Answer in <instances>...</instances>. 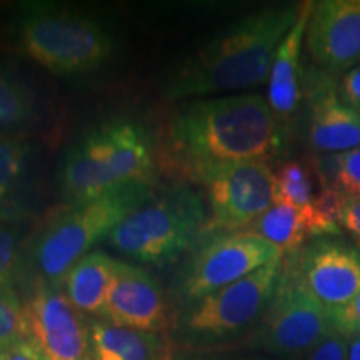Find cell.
I'll use <instances>...</instances> for the list:
<instances>
[{
    "label": "cell",
    "mask_w": 360,
    "mask_h": 360,
    "mask_svg": "<svg viewBox=\"0 0 360 360\" xmlns=\"http://www.w3.org/2000/svg\"><path fill=\"white\" fill-rule=\"evenodd\" d=\"M209 236V209L187 184L172 186L139 205L107 237L105 244L130 260L165 265L188 255Z\"/></svg>",
    "instance_id": "obj_6"
},
{
    "label": "cell",
    "mask_w": 360,
    "mask_h": 360,
    "mask_svg": "<svg viewBox=\"0 0 360 360\" xmlns=\"http://www.w3.org/2000/svg\"><path fill=\"white\" fill-rule=\"evenodd\" d=\"M205 192L210 233L242 232L276 202V172L269 162L215 164L191 179Z\"/></svg>",
    "instance_id": "obj_9"
},
{
    "label": "cell",
    "mask_w": 360,
    "mask_h": 360,
    "mask_svg": "<svg viewBox=\"0 0 360 360\" xmlns=\"http://www.w3.org/2000/svg\"><path fill=\"white\" fill-rule=\"evenodd\" d=\"M25 304L29 337L47 360H94L90 326L62 289L34 283Z\"/></svg>",
    "instance_id": "obj_12"
},
{
    "label": "cell",
    "mask_w": 360,
    "mask_h": 360,
    "mask_svg": "<svg viewBox=\"0 0 360 360\" xmlns=\"http://www.w3.org/2000/svg\"><path fill=\"white\" fill-rule=\"evenodd\" d=\"M347 360H360V335L349 337Z\"/></svg>",
    "instance_id": "obj_31"
},
{
    "label": "cell",
    "mask_w": 360,
    "mask_h": 360,
    "mask_svg": "<svg viewBox=\"0 0 360 360\" xmlns=\"http://www.w3.org/2000/svg\"><path fill=\"white\" fill-rule=\"evenodd\" d=\"M187 360H193V359H187Z\"/></svg>",
    "instance_id": "obj_33"
},
{
    "label": "cell",
    "mask_w": 360,
    "mask_h": 360,
    "mask_svg": "<svg viewBox=\"0 0 360 360\" xmlns=\"http://www.w3.org/2000/svg\"><path fill=\"white\" fill-rule=\"evenodd\" d=\"M312 165L328 191L360 199V147L334 155H315Z\"/></svg>",
    "instance_id": "obj_22"
},
{
    "label": "cell",
    "mask_w": 360,
    "mask_h": 360,
    "mask_svg": "<svg viewBox=\"0 0 360 360\" xmlns=\"http://www.w3.org/2000/svg\"><path fill=\"white\" fill-rule=\"evenodd\" d=\"M29 337L25 304L15 287L0 289V352Z\"/></svg>",
    "instance_id": "obj_24"
},
{
    "label": "cell",
    "mask_w": 360,
    "mask_h": 360,
    "mask_svg": "<svg viewBox=\"0 0 360 360\" xmlns=\"http://www.w3.org/2000/svg\"><path fill=\"white\" fill-rule=\"evenodd\" d=\"M349 337L332 332L295 360H347Z\"/></svg>",
    "instance_id": "obj_27"
},
{
    "label": "cell",
    "mask_w": 360,
    "mask_h": 360,
    "mask_svg": "<svg viewBox=\"0 0 360 360\" xmlns=\"http://www.w3.org/2000/svg\"><path fill=\"white\" fill-rule=\"evenodd\" d=\"M155 150L147 129L112 119L85 130L58 165V188L67 204L84 202L135 184H152Z\"/></svg>",
    "instance_id": "obj_4"
},
{
    "label": "cell",
    "mask_w": 360,
    "mask_h": 360,
    "mask_svg": "<svg viewBox=\"0 0 360 360\" xmlns=\"http://www.w3.org/2000/svg\"><path fill=\"white\" fill-rule=\"evenodd\" d=\"M332 327L335 332L354 337L360 334V292L354 297L352 302H349L345 307L332 310L330 312Z\"/></svg>",
    "instance_id": "obj_28"
},
{
    "label": "cell",
    "mask_w": 360,
    "mask_h": 360,
    "mask_svg": "<svg viewBox=\"0 0 360 360\" xmlns=\"http://www.w3.org/2000/svg\"><path fill=\"white\" fill-rule=\"evenodd\" d=\"M305 137L315 155L360 147V114L342 101L335 75L310 67L305 72Z\"/></svg>",
    "instance_id": "obj_13"
},
{
    "label": "cell",
    "mask_w": 360,
    "mask_h": 360,
    "mask_svg": "<svg viewBox=\"0 0 360 360\" xmlns=\"http://www.w3.org/2000/svg\"><path fill=\"white\" fill-rule=\"evenodd\" d=\"M152 195V184H135L97 199L67 204L27 250L25 265L32 270L34 283L62 289L72 265L105 242L117 225Z\"/></svg>",
    "instance_id": "obj_5"
},
{
    "label": "cell",
    "mask_w": 360,
    "mask_h": 360,
    "mask_svg": "<svg viewBox=\"0 0 360 360\" xmlns=\"http://www.w3.org/2000/svg\"><path fill=\"white\" fill-rule=\"evenodd\" d=\"M334 215L340 231L352 238L354 245L360 249V199L359 197H345L335 193Z\"/></svg>",
    "instance_id": "obj_26"
},
{
    "label": "cell",
    "mask_w": 360,
    "mask_h": 360,
    "mask_svg": "<svg viewBox=\"0 0 360 360\" xmlns=\"http://www.w3.org/2000/svg\"><path fill=\"white\" fill-rule=\"evenodd\" d=\"M164 360H175L174 355H172V350H170V347H167V352H165Z\"/></svg>",
    "instance_id": "obj_32"
},
{
    "label": "cell",
    "mask_w": 360,
    "mask_h": 360,
    "mask_svg": "<svg viewBox=\"0 0 360 360\" xmlns=\"http://www.w3.org/2000/svg\"><path fill=\"white\" fill-rule=\"evenodd\" d=\"M294 254L300 283L328 312L360 292V249L340 236L314 238Z\"/></svg>",
    "instance_id": "obj_11"
},
{
    "label": "cell",
    "mask_w": 360,
    "mask_h": 360,
    "mask_svg": "<svg viewBox=\"0 0 360 360\" xmlns=\"http://www.w3.org/2000/svg\"><path fill=\"white\" fill-rule=\"evenodd\" d=\"M282 270V259L240 281L186 305L180 330L191 342H219L257 323L269 307Z\"/></svg>",
    "instance_id": "obj_10"
},
{
    "label": "cell",
    "mask_w": 360,
    "mask_h": 360,
    "mask_svg": "<svg viewBox=\"0 0 360 360\" xmlns=\"http://www.w3.org/2000/svg\"><path fill=\"white\" fill-rule=\"evenodd\" d=\"M34 90L12 67L0 64V135H15L35 117Z\"/></svg>",
    "instance_id": "obj_21"
},
{
    "label": "cell",
    "mask_w": 360,
    "mask_h": 360,
    "mask_svg": "<svg viewBox=\"0 0 360 360\" xmlns=\"http://www.w3.org/2000/svg\"><path fill=\"white\" fill-rule=\"evenodd\" d=\"M302 4H276L238 17L170 65L159 92L169 101H197L267 84L278 45Z\"/></svg>",
    "instance_id": "obj_1"
},
{
    "label": "cell",
    "mask_w": 360,
    "mask_h": 360,
    "mask_svg": "<svg viewBox=\"0 0 360 360\" xmlns=\"http://www.w3.org/2000/svg\"><path fill=\"white\" fill-rule=\"evenodd\" d=\"M245 232L262 237L283 255L300 250L314 238L339 237L342 233L332 214L305 212L281 199H276Z\"/></svg>",
    "instance_id": "obj_17"
},
{
    "label": "cell",
    "mask_w": 360,
    "mask_h": 360,
    "mask_svg": "<svg viewBox=\"0 0 360 360\" xmlns=\"http://www.w3.org/2000/svg\"><path fill=\"white\" fill-rule=\"evenodd\" d=\"M314 2H304L295 24L278 45L272 69L267 79V103L285 135L299 115L305 96V67L302 52L305 47L310 11Z\"/></svg>",
    "instance_id": "obj_16"
},
{
    "label": "cell",
    "mask_w": 360,
    "mask_h": 360,
    "mask_svg": "<svg viewBox=\"0 0 360 360\" xmlns=\"http://www.w3.org/2000/svg\"><path fill=\"white\" fill-rule=\"evenodd\" d=\"M359 335H360V334H359Z\"/></svg>",
    "instance_id": "obj_34"
},
{
    "label": "cell",
    "mask_w": 360,
    "mask_h": 360,
    "mask_svg": "<svg viewBox=\"0 0 360 360\" xmlns=\"http://www.w3.org/2000/svg\"><path fill=\"white\" fill-rule=\"evenodd\" d=\"M115 259L103 250H92L77 260L62 282L69 302L82 315H101L109 292Z\"/></svg>",
    "instance_id": "obj_18"
},
{
    "label": "cell",
    "mask_w": 360,
    "mask_h": 360,
    "mask_svg": "<svg viewBox=\"0 0 360 360\" xmlns=\"http://www.w3.org/2000/svg\"><path fill=\"white\" fill-rule=\"evenodd\" d=\"M281 259L277 247L250 232L210 233L187 255L175 290L184 304H193Z\"/></svg>",
    "instance_id": "obj_8"
},
{
    "label": "cell",
    "mask_w": 360,
    "mask_h": 360,
    "mask_svg": "<svg viewBox=\"0 0 360 360\" xmlns=\"http://www.w3.org/2000/svg\"><path fill=\"white\" fill-rule=\"evenodd\" d=\"M25 267V250L20 229L0 224V289L15 285Z\"/></svg>",
    "instance_id": "obj_25"
},
{
    "label": "cell",
    "mask_w": 360,
    "mask_h": 360,
    "mask_svg": "<svg viewBox=\"0 0 360 360\" xmlns=\"http://www.w3.org/2000/svg\"><path fill=\"white\" fill-rule=\"evenodd\" d=\"M94 360H164L169 344L160 334L119 327L107 321L90 322Z\"/></svg>",
    "instance_id": "obj_19"
},
{
    "label": "cell",
    "mask_w": 360,
    "mask_h": 360,
    "mask_svg": "<svg viewBox=\"0 0 360 360\" xmlns=\"http://www.w3.org/2000/svg\"><path fill=\"white\" fill-rule=\"evenodd\" d=\"M337 89L342 101L360 114V65L337 79Z\"/></svg>",
    "instance_id": "obj_29"
},
{
    "label": "cell",
    "mask_w": 360,
    "mask_h": 360,
    "mask_svg": "<svg viewBox=\"0 0 360 360\" xmlns=\"http://www.w3.org/2000/svg\"><path fill=\"white\" fill-rule=\"evenodd\" d=\"M11 32L27 58L64 79L96 74L117 52L115 34L105 22L65 4L20 2L13 11Z\"/></svg>",
    "instance_id": "obj_3"
},
{
    "label": "cell",
    "mask_w": 360,
    "mask_h": 360,
    "mask_svg": "<svg viewBox=\"0 0 360 360\" xmlns=\"http://www.w3.org/2000/svg\"><path fill=\"white\" fill-rule=\"evenodd\" d=\"M30 160V146L20 135H0V207L19 186Z\"/></svg>",
    "instance_id": "obj_23"
},
{
    "label": "cell",
    "mask_w": 360,
    "mask_h": 360,
    "mask_svg": "<svg viewBox=\"0 0 360 360\" xmlns=\"http://www.w3.org/2000/svg\"><path fill=\"white\" fill-rule=\"evenodd\" d=\"M287 135L259 94H232L184 103L169 125L167 147L180 170L227 162H269L281 154Z\"/></svg>",
    "instance_id": "obj_2"
},
{
    "label": "cell",
    "mask_w": 360,
    "mask_h": 360,
    "mask_svg": "<svg viewBox=\"0 0 360 360\" xmlns=\"http://www.w3.org/2000/svg\"><path fill=\"white\" fill-rule=\"evenodd\" d=\"M0 360H47L35 342L27 337L0 352Z\"/></svg>",
    "instance_id": "obj_30"
},
{
    "label": "cell",
    "mask_w": 360,
    "mask_h": 360,
    "mask_svg": "<svg viewBox=\"0 0 360 360\" xmlns=\"http://www.w3.org/2000/svg\"><path fill=\"white\" fill-rule=\"evenodd\" d=\"M276 199L289 202L305 212L334 215L335 193L323 186L312 162L289 160L282 164L276 170Z\"/></svg>",
    "instance_id": "obj_20"
},
{
    "label": "cell",
    "mask_w": 360,
    "mask_h": 360,
    "mask_svg": "<svg viewBox=\"0 0 360 360\" xmlns=\"http://www.w3.org/2000/svg\"><path fill=\"white\" fill-rule=\"evenodd\" d=\"M305 47L315 67L332 75L360 65V0L314 2Z\"/></svg>",
    "instance_id": "obj_14"
},
{
    "label": "cell",
    "mask_w": 360,
    "mask_h": 360,
    "mask_svg": "<svg viewBox=\"0 0 360 360\" xmlns=\"http://www.w3.org/2000/svg\"><path fill=\"white\" fill-rule=\"evenodd\" d=\"M332 332L330 312L315 302L300 283L295 254L283 255L276 292L247 345L297 359Z\"/></svg>",
    "instance_id": "obj_7"
},
{
    "label": "cell",
    "mask_w": 360,
    "mask_h": 360,
    "mask_svg": "<svg viewBox=\"0 0 360 360\" xmlns=\"http://www.w3.org/2000/svg\"><path fill=\"white\" fill-rule=\"evenodd\" d=\"M102 317L114 326L160 334L167 326L164 290L147 270L115 260Z\"/></svg>",
    "instance_id": "obj_15"
}]
</instances>
